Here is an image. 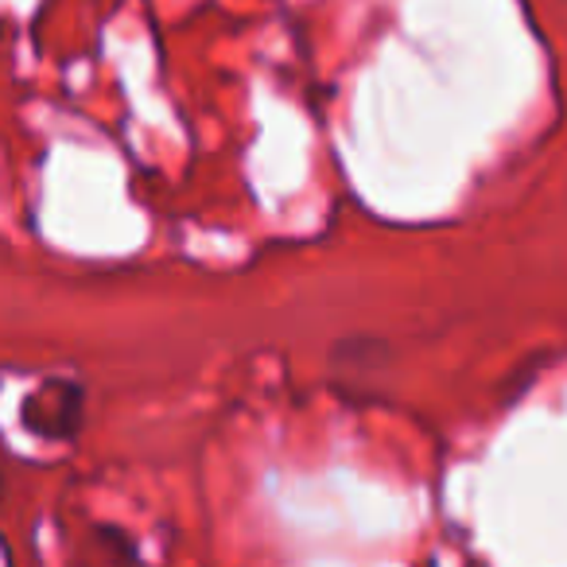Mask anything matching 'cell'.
<instances>
[{"label": "cell", "mask_w": 567, "mask_h": 567, "mask_svg": "<svg viewBox=\"0 0 567 567\" xmlns=\"http://www.w3.org/2000/svg\"><path fill=\"white\" fill-rule=\"evenodd\" d=\"M86 393L74 381H43L24 401V427L40 440H71L82 427Z\"/></svg>", "instance_id": "6da1fadb"}]
</instances>
